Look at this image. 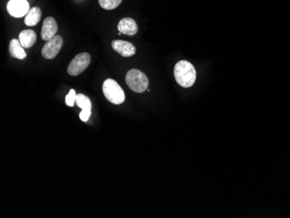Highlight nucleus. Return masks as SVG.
<instances>
[{
    "mask_svg": "<svg viewBox=\"0 0 290 218\" xmlns=\"http://www.w3.org/2000/svg\"><path fill=\"white\" fill-rule=\"evenodd\" d=\"M29 11V3L26 0H10L7 4V12L12 17H24Z\"/></svg>",
    "mask_w": 290,
    "mask_h": 218,
    "instance_id": "423d86ee",
    "label": "nucleus"
},
{
    "mask_svg": "<svg viewBox=\"0 0 290 218\" xmlns=\"http://www.w3.org/2000/svg\"><path fill=\"white\" fill-rule=\"evenodd\" d=\"M119 32L128 36H134L138 33V27L136 21L131 17H124L118 25Z\"/></svg>",
    "mask_w": 290,
    "mask_h": 218,
    "instance_id": "9d476101",
    "label": "nucleus"
},
{
    "mask_svg": "<svg viewBox=\"0 0 290 218\" xmlns=\"http://www.w3.org/2000/svg\"><path fill=\"white\" fill-rule=\"evenodd\" d=\"M18 40L24 48H31L37 41V34L32 30H25L19 33Z\"/></svg>",
    "mask_w": 290,
    "mask_h": 218,
    "instance_id": "9b49d317",
    "label": "nucleus"
},
{
    "mask_svg": "<svg viewBox=\"0 0 290 218\" xmlns=\"http://www.w3.org/2000/svg\"><path fill=\"white\" fill-rule=\"evenodd\" d=\"M76 103L79 108L82 109L79 118L83 122H87L89 120L90 117L92 115V102L90 98L83 94H77L76 98Z\"/></svg>",
    "mask_w": 290,
    "mask_h": 218,
    "instance_id": "0eeeda50",
    "label": "nucleus"
},
{
    "mask_svg": "<svg viewBox=\"0 0 290 218\" xmlns=\"http://www.w3.org/2000/svg\"><path fill=\"white\" fill-rule=\"evenodd\" d=\"M41 10L38 7H33L30 9L29 12L26 14L25 18V24L27 26H34L40 21Z\"/></svg>",
    "mask_w": 290,
    "mask_h": 218,
    "instance_id": "ddd939ff",
    "label": "nucleus"
},
{
    "mask_svg": "<svg viewBox=\"0 0 290 218\" xmlns=\"http://www.w3.org/2000/svg\"><path fill=\"white\" fill-rule=\"evenodd\" d=\"M103 92L107 100L114 104H121L125 100L124 90L115 80L106 79L103 83Z\"/></svg>",
    "mask_w": 290,
    "mask_h": 218,
    "instance_id": "7ed1b4c3",
    "label": "nucleus"
},
{
    "mask_svg": "<svg viewBox=\"0 0 290 218\" xmlns=\"http://www.w3.org/2000/svg\"><path fill=\"white\" fill-rule=\"evenodd\" d=\"M122 1L123 0H98L101 7L105 10H113L117 8Z\"/></svg>",
    "mask_w": 290,
    "mask_h": 218,
    "instance_id": "4468645a",
    "label": "nucleus"
},
{
    "mask_svg": "<svg viewBox=\"0 0 290 218\" xmlns=\"http://www.w3.org/2000/svg\"><path fill=\"white\" fill-rule=\"evenodd\" d=\"M125 81L129 89L137 93H142L148 89L149 79L141 71L132 69L127 72Z\"/></svg>",
    "mask_w": 290,
    "mask_h": 218,
    "instance_id": "f03ea898",
    "label": "nucleus"
},
{
    "mask_svg": "<svg viewBox=\"0 0 290 218\" xmlns=\"http://www.w3.org/2000/svg\"><path fill=\"white\" fill-rule=\"evenodd\" d=\"M174 76L180 86L190 88L195 83L196 72L192 63L186 60H181L175 63Z\"/></svg>",
    "mask_w": 290,
    "mask_h": 218,
    "instance_id": "f257e3e1",
    "label": "nucleus"
},
{
    "mask_svg": "<svg viewBox=\"0 0 290 218\" xmlns=\"http://www.w3.org/2000/svg\"><path fill=\"white\" fill-rule=\"evenodd\" d=\"M58 32V25L54 18L52 17H46L43 21L42 31H41V37L43 40L48 41L52 37H54Z\"/></svg>",
    "mask_w": 290,
    "mask_h": 218,
    "instance_id": "1a4fd4ad",
    "label": "nucleus"
},
{
    "mask_svg": "<svg viewBox=\"0 0 290 218\" xmlns=\"http://www.w3.org/2000/svg\"><path fill=\"white\" fill-rule=\"evenodd\" d=\"M91 56L87 52H82L77 55L68 66L67 72L71 76H78L89 67Z\"/></svg>",
    "mask_w": 290,
    "mask_h": 218,
    "instance_id": "20e7f679",
    "label": "nucleus"
},
{
    "mask_svg": "<svg viewBox=\"0 0 290 218\" xmlns=\"http://www.w3.org/2000/svg\"><path fill=\"white\" fill-rule=\"evenodd\" d=\"M76 98H77V94L74 90L72 89L70 91L69 93L65 98V103H66L68 106H74L75 102H76Z\"/></svg>",
    "mask_w": 290,
    "mask_h": 218,
    "instance_id": "2eb2a0df",
    "label": "nucleus"
},
{
    "mask_svg": "<svg viewBox=\"0 0 290 218\" xmlns=\"http://www.w3.org/2000/svg\"><path fill=\"white\" fill-rule=\"evenodd\" d=\"M9 52L12 58H17V59H25L26 58V52L24 49L23 46L21 45L19 40L17 39H12L9 46Z\"/></svg>",
    "mask_w": 290,
    "mask_h": 218,
    "instance_id": "f8f14e48",
    "label": "nucleus"
},
{
    "mask_svg": "<svg viewBox=\"0 0 290 218\" xmlns=\"http://www.w3.org/2000/svg\"><path fill=\"white\" fill-rule=\"evenodd\" d=\"M63 46V38L61 36H56L46 41V45L42 49V56L46 59H53L60 52Z\"/></svg>",
    "mask_w": 290,
    "mask_h": 218,
    "instance_id": "39448f33",
    "label": "nucleus"
},
{
    "mask_svg": "<svg viewBox=\"0 0 290 218\" xmlns=\"http://www.w3.org/2000/svg\"><path fill=\"white\" fill-rule=\"evenodd\" d=\"M112 48L124 58L132 57L136 53V47L129 42L124 40L112 41Z\"/></svg>",
    "mask_w": 290,
    "mask_h": 218,
    "instance_id": "6e6552de",
    "label": "nucleus"
}]
</instances>
